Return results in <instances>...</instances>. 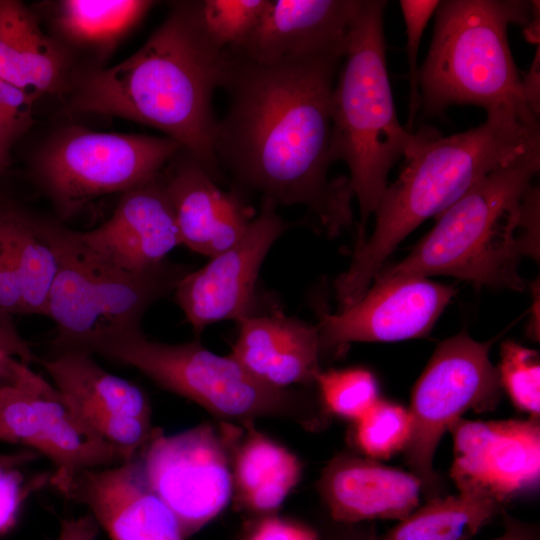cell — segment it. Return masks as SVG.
Listing matches in <instances>:
<instances>
[{
    "label": "cell",
    "mask_w": 540,
    "mask_h": 540,
    "mask_svg": "<svg viewBox=\"0 0 540 540\" xmlns=\"http://www.w3.org/2000/svg\"><path fill=\"white\" fill-rule=\"evenodd\" d=\"M345 50L273 64L226 50L228 98L214 137L217 162L278 205H304L331 234L352 221L346 177L329 178L332 93Z\"/></svg>",
    "instance_id": "cell-1"
},
{
    "label": "cell",
    "mask_w": 540,
    "mask_h": 540,
    "mask_svg": "<svg viewBox=\"0 0 540 540\" xmlns=\"http://www.w3.org/2000/svg\"><path fill=\"white\" fill-rule=\"evenodd\" d=\"M435 15L430 49L419 69L420 107L425 115L470 104L487 114L513 111L536 116L524 97L508 27L527 28L539 15V2L448 0L440 1Z\"/></svg>",
    "instance_id": "cell-6"
},
{
    "label": "cell",
    "mask_w": 540,
    "mask_h": 540,
    "mask_svg": "<svg viewBox=\"0 0 540 540\" xmlns=\"http://www.w3.org/2000/svg\"><path fill=\"white\" fill-rule=\"evenodd\" d=\"M539 45L537 48V53L535 59L531 65L530 70L527 75L522 77V85L524 91V97L527 105L531 111L539 117V70H540V59H539Z\"/></svg>",
    "instance_id": "cell-42"
},
{
    "label": "cell",
    "mask_w": 540,
    "mask_h": 540,
    "mask_svg": "<svg viewBox=\"0 0 540 540\" xmlns=\"http://www.w3.org/2000/svg\"><path fill=\"white\" fill-rule=\"evenodd\" d=\"M498 369L501 388L514 405L538 418L540 413V364L535 350L514 341L501 345Z\"/></svg>",
    "instance_id": "cell-31"
},
{
    "label": "cell",
    "mask_w": 540,
    "mask_h": 540,
    "mask_svg": "<svg viewBox=\"0 0 540 540\" xmlns=\"http://www.w3.org/2000/svg\"><path fill=\"white\" fill-rule=\"evenodd\" d=\"M181 239L192 251L216 256L235 245L254 218L238 192L221 190L181 149L161 172Z\"/></svg>",
    "instance_id": "cell-19"
},
{
    "label": "cell",
    "mask_w": 540,
    "mask_h": 540,
    "mask_svg": "<svg viewBox=\"0 0 540 540\" xmlns=\"http://www.w3.org/2000/svg\"><path fill=\"white\" fill-rule=\"evenodd\" d=\"M231 355L253 376L276 388L315 385L320 373L317 326L280 312L238 322Z\"/></svg>",
    "instance_id": "cell-22"
},
{
    "label": "cell",
    "mask_w": 540,
    "mask_h": 540,
    "mask_svg": "<svg viewBox=\"0 0 540 540\" xmlns=\"http://www.w3.org/2000/svg\"><path fill=\"white\" fill-rule=\"evenodd\" d=\"M78 235L96 254L129 272H144L165 262L181 239L161 173L122 193L107 221Z\"/></svg>",
    "instance_id": "cell-18"
},
{
    "label": "cell",
    "mask_w": 540,
    "mask_h": 540,
    "mask_svg": "<svg viewBox=\"0 0 540 540\" xmlns=\"http://www.w3.org/2000/svg\"><path fill=\"white\" fill-rule=\"evenodd\" d=\"M539 147L538 117L513 111L489 113L479 126L450 136L426 128L414 133L401 173L375 212L371 235L356 246L335 281L341 307L362 297L384 261L421 223L438 217L494 170Z\"/></svg>",
    "instance_id": "cell-3"
},
{
    "label": "cell",
    "mask_w": 540,
    "mask_h": 540,
    "mask_svg": "<svg viewBox=\"0 0 540 540\" xmlns=\"http://www.w3.org/2000/svg\"><path fill=\"white\" fill-rule=\"evenodd\" d=\"M450 476L459 492L477 493L507 504L534 488L540 474V426L529 420L453 423Z\"/></svg>",
    "instance_id": "cell-16"
},
{
    "label": "cell",
    "mask_w": 540,
    "mask_h": 540,
    "mask_svg": "<svg viewBox=\"0 0 540 540\" xmlns=\"http://www.w3.org/2000/svg\"><path fill=\"white\" fill-rule=\"evenodd\" d=\"M28 128L0 109V156L9 162L10 149Z\"/></svg>",
    "instance_id": "cell-41"
},
{
    "label": "cell",
    "mask_w": 540,
    "mask_h": 540,
    "mask_svg": "<svg viewBox=\"0 0 540 540\" xmlns=\"http://www.w3.org/2000/svg\"><path fill=\"white\" fill-rule=\"evenodd\" d=\"M181 149L166 136L72 126L41 148L34 168L58 216L67 219L99 197L122 194L155 179Z\"/></svg>",
    "instance_id": "cell-9"
},
{
    "label": "cell",
    "mask_w": 540,
    "mask_h": 540,
    "mask_svg": "<svg viewBox=\"0 0 540 540\" xmlns=\"http://www.w3.org/2000/svg\"><path fill=\"white\" fill-rule=\"evenodd\" d=\"M56 488L85 505L110 540H186L174 514L149 484L139 455L81 470Z\"/></svg>",
    "instance_id": "cell-17"
},
{
    "label": "cell",
    "mask_w": 540,
    "mask_h": 540,
    "mask_svg": "<svg viewBox=\"0 0 540 540\" xmlns=\"http://www.w3.org/2000/svg\"><path fill=\"white\" fill-rule=\"evenodd\" d=\"M505 505L477 493L433 498L375 540H468L502 514Z\"/></svg>",
    "instance_id": "cell-26"
},
{
    "label": "cell",
    "mask_w": 540,
    "mask_h": 540,
    "mask_svg": "<svg viewBox=\"0 0 540 540\" xmlns=\"http://www.w3.org/2000/svg\"><path fill=\"white\" fill-rule=\"evenodd\" d=\"M229 444L236 503L254 513L276 510L301 473L297 457L259 432L254 422H221Z\"/></svg>",
    "instance_id": "cell-25"
},
{
    "label": "cell",
    "mask_w": 540,
    "mask_h": 540,
    "mask_svg": "<svg viewBox=\"0 0 540 540\" xmlns=\"http://www.w3.org/2000/svg\"><path fill=\"white\" fill-rule=\"evenodd\" d=\"M99 529V525L90 514L68 518L61 521L55 540H96Z\"/></svg>",
    "instance_id": "cell-38"
},
{
    "label": "cell",
    "mask_w": 540,
    "mask_h": 540,
    "mask_svg": "<svg viewBox=\"0 0 540 540\" xmlns=\"http://www.w3.org/2000/svg\"><path fill=\"white\" fill-rule=\"evenodd\" d=\"M246 540H319L311 528L276 517L258 523Z\"/></svg>",
    "instance_id": "cell-35"
},
{
    "label": "cell",
    "mask_w": 540,
    "mask_h": 540,
    "mask_svg": "<svg viewBox=\"0 0 540 540\" xmlns=\"http://www.w3.org/2000/svg\"><path fill=\"white\" fill-rule=\"evenodd\" d=\"M491 344L466 333L442 341L413 387L408 409L411 432L403 452L428 500L440 497L442 491L433 460L444 433L466 411L491 410L500 398Z\"/></svg>",
    "instance_id": "cell-10"
},
{
    "label": "cell",
    "mask_w": 540,
    "mask_h": 540,
    "mask_svg": "<svg viewBox=\"0 0 540 540\" xmlns=\"http://www.w3.org/2000/svg\"><path fill=\"white\" fill-rule=\"evenodd\" d=\"M226 50L216 46L200 16L199 1H176L145 43L118 64L75 70L66 109L120 117L152 127L176 141L216 181L220 88Z\"/></svg>",
    "instance_id": "cell-2"
},
{
    "label": "cell",
    "mask_w": 540,
    "mask_h": 540,
    "mask_svg": "<svg viewBox=\"0 0 540 540\" xmlns=\"http://www.w3.org/2000/svg\"><path fill=\"white\" fill-rule=\"evenodd\" d=\"M373 526L363 523L345 524L330 520L324 527L322 540H375Z\"/></svg>",
    "instance_id": "cell-39"
},
{
    "label": "cell",
    "mask_w": 540,
    "mask_h": 540,
    "mask_svg": "<svg viewBox=\"0 0 540 540\" xmlns=\"http://www.w3.org/2000/svg\"><path fill=\"white\" fill-rule=\"evenodd\" d=\"M315 385L327 413L354 421L379 399L377 380L364 368L320 371Z\"/></svg>",
    "instance_id": "cell-29"
},
{
    "label": "cell",
    "mask_w": 540,
    "mask_h": 540,
    "mask_svg": "<svg viewBox=\"0 0 540 540\" xmlns=\"http://www.w3.org/2000/svg\"><path fill=\"white\" fill-rule=\"evenodd\" d=\"M0 357L15 358L25 364L37 362L29 345L14 329L9 316L0 314Z\"/></svg>",
    "instance_id": "cell-37"
},
{
    "label": "cell",
    "mask_w": 540,
    "mask_h": 540,
    "mask_svg": "<svg viewBox=\"0 0 540 540\" xmlns=\"http://www.w3.org/2000/svg\"><path fill=\"white\" fill-rule=\"evenodd\" d=\"M10 229L23 314L45 315L57 271V258L43 229L42 219L10 204Z\"/></svg>",
    "instance_id": "cell-27"
},
{
    "label": "cell",
    "mask_w": 540,
    "mask_h": 540,
    "mask_svg": "<svg viewBox=\"0 0 540 540\" xmlns=\"http://www.w3.org/2000/svg\"><path fill=\"white\" fill-rule=\"evenodd\" d=\"M454 295V287L425 277L375 278L355 303L321 317V357L341 354L353 342L424 337Z\"/></svg>",
    "instance_id": "cell-14"
},
{
    "label": "cell",
    "mask_w": 540,
    "mask_h": 540,
    "mask_svg": "<svg viewBox=\"0 0 540 540\" xmlns=\"http://www.w3.org/2000/svg\"><path fill=\"white\" fill-rule=\"evenodd\" d=\"M47 481L41 479L28 484L12 460L0 459V535L10 531L16 524L21 506L30 490Z\"/></svg>",
    "instance_id": "cell-34"
},
{
    "label": "cell",
    "mask_w": 540,
    "mask_h": 540,
    "mask_svg": "<svg viewBox=\"0 0 540 540\" xmlns=\"http://www.w3.org/2000/svg\"><path fill=\"white\" fill-rule=\"evenodd\" d=\"M363 0H267L255 28L230 50L263 64L345 50Z\"/></svg>",
    "instance_id": "cell-20"
},
{
    "label": "cell",
    "mask_w": 540,
    "mask_h": 540,
    "mask_svg": "<svg viewBox=\"0 0 540 540\" xmlns=\"http://www.w3.org/2000/svg\"><path fill=\"white\" fill-rule=\"evenodd\" d=\"M27 365L15 358L0 357V385L16 381Z\"/></svg>",
    "instance_id": "cell-43"
},
{
    "label": "cell",
    "mask_w": 540,
    "mask_h": 540,
    "mask_svg": "<svg viewBox=\"0 0 540 540\" xmlns=\"http://www.w3.org/2000/svg\"><path fill=\"white\" fill-rule=\"evenodd\" d=\"M93 355L137 369L163 389L195 402L222 422L242 425L274 417L308 430L326 423L327 412L307 393L267 385L231 354H215L197 340L162 343L149 340L138 330L102 344Z\"/></svg>",
    "instance_id": "cell-8"
},
{
    "label": "cell",
    "mask_w": 540,
    "mask_h": 540,
    "mask_svg": "<svg viewBox=\"0 0 540 540\" xmlns=\"http://www.w3.org/2000/svg\"><path fill=\"white\" fill-rule=\"evenodd\" d=\"M76 63L69 52L44 32L32 8L19 0H0V77L36 99L65 96Z\"/></svg>",
    "instance_id": "cell-23"
},
{
    "label": "cell",
    "mask_w": 540,
    "mask_h": 540,
    "mask_svg": "<svg viewBox=\"0 0 540 540\" xmlns=\"http://www.w3.org/2000/svg\"><path fill=\"white\" fill-rule=\"evenodd\" d=\"M150 0H58L38 4L54 37L84 67H103L117 47L155 6ZM77 68V67H76Z\"/></svg>",
    "instance_id": "cell-24"
},
{
    "label": "cell",
    "mask_w": 540,
    "mask_h": 540,
    "mask_svg": "<svg viewBox=\"0 0 540 540\" xmlns=\"http://www.w3.org/2000/svg\"><path fill=\"white\" fill-rule=\"evenodd\" d=\"M290 226L271 200L262 199L258 215L235 245L181 279L174 290L175 300L196 334L212 323L240 322L254 314L260 267Z\"/></svg>",
    "instance_id": "cell-15"
},
{
    "label": "cell",
    "mask_w": 540,
    "mask_h": 540,
    "mask_svg": "<svg viewBox=\"0 0 540 540\" xmlns=\"http://www.w3.org/2000/svg\"><path fill=\"white\" fill-rule=\"evenodd\" d=\"M382 0H363L349 31L332 93V162L343 161L360 210L359 241L414 133L398 120L389 81Z\"/></svg>",
    "instance_id": "cell-5"
},
{
    "label": "cell",
    "mask_w": 540,
    "mask_h": 540,
    "mask_svg": "<svg viewBox=\"0 0 540 540\" xmlns=\"http://www.w3.org/2000/svg\"><path fill=\"white\" fill-rule=\"evenodd\" d=\"M0 313L23 314L22 291L11 240L10 203L0 199Z\"/></svg>",
    "instance_id": "cell-33"
},
{
    "label": "cell",
    "mask_w": 540,
    "mask_h": 540,
    "mask_svg": "<svg viewBox=\"0 0 540 540\" xmlns=\"http://www.w3.org/2000/svg\"><path fill=\"white\" fill-rule=\"evenodd\" d=\"M0 441L25 445L48 458L55 466L54 487L81 470L132 459L92 434L59 391L29 366L16 381L0 385Z\"/></svg>",
    "instance_id": "cell-12"
},
{
    "label": "cell",
    "mask_w": 540,
    "mask_h": 540,
    "mask_svg": "<svg viewBox=\"0 0 540 540\" xmlns=\"http://www.w3.org/2000/svg\"><path fill=\"white\" fill-rule=\"evenodd\" d=\"M317 489L330 520L357 524L404 519L418 505L421 483L411 472L342 453L325 466Z\"/></svg>",
    "instance_id": "cell-21"
},
{
    "label": "cell",
    "mask_w": 540,
    "mask_h": 540,
    "mask_svg": "<svg viewBox=\"0 0 540 540\" xmlns=\"http://www.w3.org/2000/svg\"><path fill=\"white\" fill-rule=\"evenodd\" d=\"M355 422L356 444L371 459H388L403 451L412 425L408 409L380 398Z\"/></svg>",
    "instance_id": "cell-28"
},
{
    "label": "cell",
    "mask_w": 540,
    "mask_h": 540,
    "mask_svg": "<svg viewBox=\"0 0 540 540\" xmlns=\"http://www.w3.org/2000/svg\"><path fill=\"white\" fill-rule=\"evenodd\" d=\"M57 258L45 315L56 325L52 351L89 354L119 336L141 330L146 311L174 292L190 271L166 260L144 272L121 269L86 246L59 222L42 219Z\"/></svg>",
    "instance_id": "cell-7"
},
{
    "label": "cell",
    "mask_w": 540,
    "mask_h": 540,
    "mask_svg": "<svg viewBox=\"0 0 540 540\" xmlns=\"http://www.w3.org/2000/svg\"><path fill=\"white\" fill-rule=\"evenodd\" d=\"M9 162L3 159L0 156V176L4 173L6 167L8 166Z\"/></svg>",
    "instance_id": "cell-44"
},
{
    "label": "cell",
    "mask_w": 540,
    "mask_h": 540,
    "mask_svg": "<svg viewBox=\"0 0 540 540\" xmlns=\"http://www.w3.org/2000/svg\"><path fill=\"white\" fill-rule=\"evenodd\" d=\"M539 169L540 147L494 170L441 213L406 258L375 278L448 275L522 290L519 263L539 256V189L532 184Z\"/></svg>",
    "instance_id": "cell-4"
},
{
    "label": "cell",
    "mask_w": 540,
    "mask_h": 540,
    "mask_svg": "<svg viewBox=\"0 0 540 540\" xmlns=\"http://www.w3.org/2000/svg\"><path fill=\"white\" fill-rule=\"evenodd\" d=\"M406 27V54L409 65V121L407 130L412 132L414 117L420 108L418 51L424 30L440 1L401 0L399 2Z\"/></svg>",
    "instance_id": "cell-32"
},
{
    "label": "cell",
    "mask_w": 540,
    "mask_h": 540,
    "mask_svg": "<svg viewBox=\"0 0 540 540\" xmlns=\"http://www.w3.org/2000/svg\"><path fill=\"white\" fill-rule=\"evenodd\" d=\"M266 4L267 0H202L200 16L216 46L235 50L255 28Z\"/></svg>",
    "instance_id": "cell-30"
},
{
    "label": "cell",
    "mask_w": 540,
    "mask_h": 540,
    "mask_svg": "<svg viewBox=\"0 0 540 540\" xmlns=\"http://www.w3.org/2000/svg\"><path fill=\"white\" fill-rule=\"evenodd\" d=\"M501 515L503 532L489 540H540V528L537 523L518 519L506 511Z\"/></svg>",
    "instance_id": "cell-40"
},
{
    "label": "cell",
    "mask_w": 540,
    "mask_h": 540,
    "mask_svg": "<svg viewBox=\"0 0 540 540\" xmlns=\"http://www.w3.org/2000/svg\"><path fill=\"white\" fill-rule=\"evenodd\" d=\"M93 356L81 351H60L37 362L92 434L136 457L154 430L149 399L140 387L110 373Z\"/></svg>",
    "instance_id": "cell-13"
},
{
    "label": "cell",
    "mask_w": 540,
    "mask_h": 540,
    "mask_svg": "<svg viewBox=\"0 0 540 540\" xmlns=\"http://www.w3.org/2000/svg\"><path fill=\"white\" fill-rule=\"evenodd\" d=\"M153 490L187 539L228 504L233 481L228 440L221 426L202 423L174 435L154 429L139 454Z\"/></svg>",
    "instance_id": "cell-11"
},
{
    "label": "cell",
    "mask_w": 540,
    "mask_h": 540,
    "mask_svg": "<svg viewBox=\"0 0 540 540\" xmlns=\"http://www.w3.org/2000/svg\"><path fill=\"white\" fill-rule=\"evenodd\" d=\"M37 99L0 77V109L26 128L33 123V103Z\"/></svg>",
    "instance_id": "cell-36"
}]
</instances>
